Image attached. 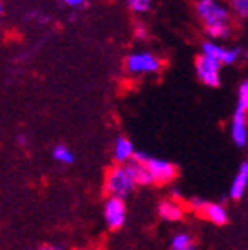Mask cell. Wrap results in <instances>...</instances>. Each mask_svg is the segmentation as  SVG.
<instances>
[{"label":"cell","mask_w":248,"mask_h":250,"mask_svg":"<svg viewBox=\"0 0 248 250\" xmlns=\"http://www.w3.org/2000/svg\"><path fill=\"white\" fill-rule=\"evenodd\" d=\"M132 160L144 165L147 170L151 172L155 183H158V184L170 183V181L175 177V174H177V168H175L174 164H170V162H167V160H162V158L149 156L144 151H136V155H134Z\"/></svg>","instance_id":"obj_1"},{"label":"cell","mask_w":248,"mask_h":250,"mask_svg":"<svg viewBox=\"0 0 248 250\" xmlns=\"http://www.w3.org/2000/svg\"><path fill=\"white\" fill-rule=\"evenodd\" d=\"M134 188H136V183L128 176L127 168L124 165H117V167H113L108 170L104 189L109 196H117V198L124 200L134 191Z\"/></svg>","instance_id":"obj_2"},{"label":"cell","mask_w":248,"mask_h":250,"mask_svg":"<svg viewBox=\"0 0 248 250\" xmlns=\"http://www.w3.org/2000/svg\"><path fill=\"white\" fill-rule=\"evenodd\" d=\"M125 68L132 75H147L162 70V61L153 52L137 51L125 58Z\"/></svg>","instance_id":"obj_3"},{"label":"cell","mask_w":248,"mask_h":250,"mask_svg":"<svg viewBox=\"0 0 248 250\" xmlns=\"http://www.w3.org/2000/svg\"><path fill=\"white\" fill-rule=\"evenodd\" d=\"M194 11H196L198 18L205 23V26L229 23V9L217 0H196Z\"/></svg>","instance_id":"obj_4"},{"label":"cell","mask_w":248,"mask_h":250,"mask_svg":"<svg viewBox=\"0 0 248 250\" xmlns=\"http://www.w3.org/2000/svg\"><path fill=\"white\" fill-rule=\"evenodd\" d=\"M194 64H196V75H198V78H200V82L208 87L221 85V66H222L221 62L200 54L196 58Z\"/></svg>","instance_id":"obj_5"},{"label":"cell","mask_w":248,"mask_h":250,"mask_svg":"<svg viewBox=\"0 0 248 250\" xmlns=\"http://www.w3.org/2000/svg\"><path fill=\"white\" fill-rule=\"evenodd\" d=\"M202 54L207 58H212L215 61H219L221 64H233L238 61V58L241 56L240 47H233V49H226V47L219 45L217 42L212 40H205L202 43Z\"/></svg>","instance_id":"obj_6"},{"label":"cell","mask_w":248,"mask_h":250,"mask_svg":"<svg viewBox=\"0 0 248 250\" xmlns=\"http://www.w3.org/2000/svg\"><path fill=\"white\" fill-rule=\"evenodd\" d=\"M125 203L117 196H108L104 203V219L109 229H120L125 223Z\"/></svg>","instance_id":"obj_7"},{"label":"cell","mask_w":248,"mask_h":250,"mask_svg":"<svg viewBox=\"0 0 248 250\" xmlns=\"http://www.w3.org/2000/svg\"><path fill=\"white\" fill-rule=\"evenodd\" d=\"M247 113L248 111L238 108V106L233 113V122H231V137H233V143L238 146V148H243V146H247V143H248Z\"/></svg>","instance_id":"obj_8"},{"label":"cell","mask_w":248,"mask_h":250,"mask_svg":"<svg viewBox=\"0 0 248 250\" xmlns=\"http://www.w3.org/2000/svg\"><path fill=\"white\" fill-rule=\"evenodd\" d=\"M134 155H136V151H134V146H132V143L127 139V137H118L117 141H115V148H113V158H115V162L117 164H128V162H132V158H134Z\"/></svg>","instance_id":"obj_9"},{"label":"cell","mask_w":248,"mask_h":250,"mask_svg":"<svg viewBox=\"0 0 248 250\" xmlns=\"http://www.w3.org/2000/svg\"><path fill=\"white\" fill-rule=\"evenodd\" d=\"M248 186V160H245L240 165V170H238L236 177L233 179V184L229 188V195L233 200H240L243 196L245 189Z\"/></svg>","instance_id":"obj_10"},{"label":"cell","mask_w":248,"mask_h":250,"mask_svg":"<svg viewBox=\"0 0 248 250\" xmlns=\"http://www.w3.org/2000/svg\"><path fill=\"white\" fill-rule=\"evenodd\" d=\"M125 168H127L128 176L132 177V181L136 184H139V186H147V184H153L155 183V179H153L151 172L147 170L144 165L137 164V162H128L127 165H125Z\"/></svg>","instance_id":"obj_11"},{"label":"cell","mask_w":248,"mask_h":250,"mask_svg":"<svg viewBox=\"0 0 248 250\" xmlns=\"http://www.w3.org/2000/svg\"><path fill=\"white\" fill-rule=\"evenodd\" d=\"M158 214H160V217L165 219V221H170V223H174V221H181V219H183L184 210L177 202L165 200V202L160 203Z\"/></svg>","instance_id":"obj_12"},{"label":"cell","mask_w":248,"mask_h":250,"mask_svg":"<svg viewBox=\"0 0 248 250\" xmlns=\"http://www.w3.org/2000/svg\"><path fill=\"white\" fill-rule=\"evenodd\" d=\"M202 215H205L208 221H212L213 224H219V226L227 223V210L221 203H207Z\"/></svg>","instance_id":"obj_13"},{"label":"cell","mask_w":248,"mask_h":250,"mask_svg":"<svg viewBox=\"0 0 248 250\" xmlns=\"http://www.w3.org/2000/svg\"><path fill=\"white\" fill-rule=\"evenodd\" d=\"M207 35L213 40H226L231 35V26L229 23H217V24H210V26H205Z\"/></svg>","instance_id":"obj_14"},{"label":"cell","mask_w":248,"mask_h":250,"mask_svg":"<svg viewBox=\"0 0 248 250\" xmlns=\"http://www.w3.org/2000/svg\"><path fill=\"white\" fill-rule=\"evenodd\" d=\"M52 158L59 164H64V165H71L75 162V155L68 146L64 145H58L54 149H52Z\"/></svg>","instance_id":"obj_15"},{"label":"cell","mask_w":248,"mask_h":250,"mask_svg":"<svg viewBox=\"0 0 248 250\" xmlns=\"http://www.w3.org/2000/svg\"><path fill=\"white\" fill-rule=\"evenodd\" d=\"M170 250H194L193 249V240H191L189 234L186 233H179L172 238Z\"/></svg>","instance_id":"obj_16"},{"label":"cell","mask_w":248,"mask_h":250,"mask_svg":"<svg viewBox=\"0 0 248 250\" xmlns=\"http://www.w3.org/2000/svg\"><path fill=\"white\" fill-rule=\"evenodd\" d=\"M127 7L134 14H144L153 7V0H127Z\"/></svg>","instance_id":"obj_17"},{"label":"cell","mask_w":248,"mask_h":250,"mask_svg":"<svg viewBox=\"0 0 248 250\" xmlns=\"http://www.w3.org/2000/svg\"><path fill=\"white\" fill-rule=\"evenodd\" d=\"M227 2L238 18L247 20L248 18V0H227Z\"/></svg>","instance_id":"obj_18"},{"label":"cell","mask_w":248,"mask_h":250,"mask_svg":"<svg viewBox=\"0 0 248 250\" xmlns=\"http://www.w3.org/2000/svg\"><path fill=\"white\" fill-rule=\"evenodd\" d=\"M238 108L248 111V80H243L238 89Z\"/></svg>","instance_id":"obj_19"},{"label":"cell","mask_w":248,"mask_h":250,"mask_svg":"<svg viewBox=\"0 0 248 250\" xmlns=\"http://www.w3.org/2000/svg\"><path fill=\"white\" fill-rule=\"evenodd\" d=\"M207 203H208V202H205V200L200 198V196H194V198H191V200H189L191 208H193V210H198V212H200V214H202V212H203V208H205Z\"/></svg>","instance_id":"obj_20"},{"label":"cell","mask_w":248,"mask_h":250,"mask_svg":"<svg viewBox=\"0 0 248 250\" xmlns=\"http://www.w3.org/2000/svg\"><path fill=\"white\" fill-rule=\"evenodd\" d=\"M134 37H136L137 40H146L147 37H149V31H147V28L144 26V24H136V28H134Z\"/></svg>","instance_id":"obj_21"},{"label":"cell","mask_w":248,"mask_h":250,"mask_svg":"<svg viewBox=\"0 0 248 250\" xmlns=\"http://www.w3.org/2000/svg\"><path fill=\"white\" fill-rule=\"evenodd\" d=\"M61 2H64L70 7H83V5H87V0H61Z\"/></svg>","instance_id":"obj_22"},{"label":"cell","mask_w":248,"mask_h":250,"mask_svg":"<svg viewBox=\"0 0 248 250\" xmlns=\"http://www.w3.org/2000/svg\"><path fill=\"white\" fill-rule=\"evenodd\" d=\"M18 143H20V145H26V143H28L26 136H23V134H21V136H18Z\"/></svg>","instance_id":"obj_23"},{"label":"cell","mask_w":248,"mask_h":250,"mask_svg":"<svg viewBox=\"0 0 248 250\" xmlns=\"http://www.w3.org/2000/svg\"><path fill=\"white\" fill-rule=\"evenodd\" d=\"M40 250H62V247L61 245H58V247H42Z\"/></svg>","instance_id":"obj_24"},{"label":"cell","mask_w":248,"mask_h":250,"mask_svg":"<svg viewBox=\"0 0 248 250\" xmlns=\"http://www.w3.org/2000/svg\"><path fill=\"white\" fill-rule=\"evenodd\" d=\"M245 56H247V59H248V51H247V54H245Z\"/></svg>","instance_id":"obj_25"}]
</instances>
